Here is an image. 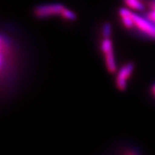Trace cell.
Masks as SVG:
<instances>
[{
    "instance_id": "6da1fadb",
    "label": "cell",
    "mask_w": 155,
    "mask_h": 155,
    "mask_svg": "<svg viewBox=\"0 0 155 155\" xmlns=\"http://www.w3.org/2000/svg\"><path fill=\"white\" fill-rule=\"evenodd\" d=\"M133 29L139 35H143L146 38L155 41V24L146 16H142L136 13H132Z\"/></svg>"
},
{
    "instance_id": "7a4b0ae2",
    "label": "cell",
    "mask_w": 155,
    "mask_h": 155,
    "mask_svg": "<svg viewBox=\"0 0 155 155\" xmlns=\"http://www.w3.org/2000/svg\"><path fill=\"white\" fill-rule=\"evenodd\" d=\"M101 51L104 55V63L106 69L110 74H115L117 71L116 59H115L113 45L110 37H103L101 43Z\"/></svg>"
},
{
    "instance_id": "3957f363",
    "label": "cell",
    "mask_w": 155,
    "mask_h": 155,
    "mask_svg": "<svg viewBox=\"0 0 155 155\" xmlns=\"http://www.w3.org/2000/svg\"><path fill=\"white\" fill-rule=\"evenodd\" d=\"M65 6L61 3H49V4L38 5L33 9V13L37 18L47 19L51 17L61 15Z\"/></svg>"
},
{
    "instance_id": "277c9868",
    "label": "cell",
    "mask_w": 155,
    "mask_h": 155,
    "mask_svg": "<svg viewBox=\"0 0 155 155\" xmlns=\"http://www.w3.org/2000/svg\"><path fill=\"white\" fill-rule=\"evenodd\" d=\"M135 69V64L132 62H128L122 66L116 74L115 85L120 91H124L127 87V81L131 78Z\"/></svg>"
},
{
    "instance_id": "5b68a950",
    "label": "cell",
    "mask_w": 155,
    "mask_h": 155,
    "mask_svg": "<svg viewBox=\"0 0 155 155\" xmlns=\"http://www.w3.org/2000/svg\"><path fill=\"white\" fill-rule=\"evenodd\" d=\"M126 6L135 11H143L146 9V2L143 0H124Z\"/></svg>"
},
{
    "instance_id": "8992f818",
    "label": "cell",
    "mask_w": 155,
    "mask_h": 155,
    "mask_svg": "<svg viewBox=\"0 0 155 155\" xmlns=\"http://www.w3.org/2000/svg\"><path fill=\"white\" fill-rule=\"evenodd\" d=\"M147 8L145 16L155 24V0H147L146 9Z\"/></svg>"
},
{
    "instance_id": "52a82bcc",
    "label": "cell",
    "mask_w": 155,
    "mask_h": 155,
    "mask_svg": "<svg viewBox=\"0 0 155 155\" xmlns=\"http://www.w3.org/2000/svg\"><path fill=\"white\" fill-rule=\"evenodd\" d=\"M60 18L66 21H75L77 19V15L72 10L65 7L63 9V12L61 13Z\"/></svg>"
},
{
    "instance_id": "ba28073f",
    "label": "cell",
    "mask_w": 155,
    "mask_h": 155,
    "mask_svg": "<svg viewBox=\"0 0 155 155\" xmlns=\"http://www.w3.org/2000/svg\"><path fill=\"white\" fill-rule=\"evenodd\" d=\"M112 34V26L110 23L105 22L102 26V36L103 37H110Z\"/></svg>"
},
{
    "instance_id": "9c48e42d",
    "label": "cell",
    "mask_w": 155,
    "mask_h": 155,
    "mask_svg": "<svg viewBox=\"0 0 155 155\" xmlns=\"http://www.w3.org/2000/svg\"><path fill=\"white\" fill-rule=\"evenodd\" d=\"M150 93L152 94V96L155 98V83L150 86Z\"/></svg>"
},
{
    "instance_id": "30bf717a",
    "label": "cell",
    "mask_w": 155,
    "mask_h": 155,
    "mask_svg": "<svg viewBox=\"0 0 155 155\" xmlns=\"http://www.w3.org/2000/svg\"><path fill=\"white\" fill-rule=\"evenodd\" d=\"M143 1H144V2H146V1H145V0H143Z\"/></svg>"
}]
</instances>
